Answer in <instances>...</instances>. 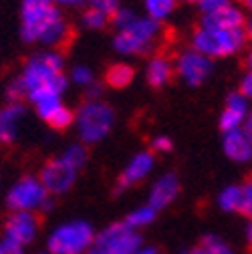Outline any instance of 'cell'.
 Listing matches in <instances>:
<instances>
[{
  "mask_svg": "<svg viewBox=\"0 0 252 254\" xmlns=\"http://www.w3.org/2000/svg\"><path fill=\"white\" fill-rule=\"evenodd\" d=\"M20 35L26 43H43L57 49L67 45L71 28L61 8L51 0H22Z\"/></svg>",
  "mask_w": 252,
  "mask_h": 254,
  "instance_id": "1",
  "label": "cell"
},
{
  "mask_svg": "<svg viewBox=\"0 0 252 254\" xmlns=\"http://www.w3.org/2000/svg\"><path fill=\"white\" fill-rule=\"evenodd\" d=\"M20 81L26 87V99L33 103L61 95L67 87V79L63 75V55L55 49L33 55L26 61Z\"/></svg>",
  "mask_w": 252,
  "mask_h": 254,
  "instance_id": "2",
  "label": "cell"
},
{
  "mask_svg": "<svg viewBox=\"0 0 252 254\" xmlns=\"http://www.w3.org/2000/svg\"><path fill=\"white\" fill-rule=\"evenodd\" d=\"M111 22L117 28L113 39L115 51L121 55H145L153 49L157 37H160V22L149 16H137L131 10L119 8Z\"/></svg>",
  "mask_w": 252,
  "mask_h": 254,
  "instance_id": "3",
  "label": "cell"
},
{
  "mask_svg": "<svg viewBox=\"0 0 252 254\" xmlns=\"http://www.w3.org/2000/svg\"><path fill=\"white\" fill-rule=\"evenodd\" d=\"M244 28H208L200 26L192 37V49L208 59H222L236 55L246 45Z\"/></svg>",
  "mask_w": 252,
  "mask_h": 254,
  "instance_id": "4",
  "label": "cell"
},
{
  "mask_svg": "<svg viewBox=\"0 0 252 254\" xmlns=\"http://www.w3.org/2000/svg\"><path fill=\"white\" fill-rule=\"evenodd\" d=\"M139 246L141 236L137 230L129 228L125 222H117L93 238L87 254H135Z\"/></svg>",
  "mask_w": 252,
  "mask_h": 254,
  "instance_id": "5",
  "label": "cell"
},
{
  "mask_svg": "<svg viewBox=\"0 0 252 254\" xmlns=\"http://www.w3.org/2000/svg\"><path fill=\"white\" fill-rule=\"evenodd\" d=\"M115 113L113 109L103 101H85L77 111V125H79V135L87 143H95L103 139L111 125H113Z\"/></svg>",
  "mask_w": 252,
  "mask_h": 254,
  "instance_id": "6",
  "label": "cell"
},
{
  "mask_svg": "<svg viewBox=\"0 0 252 254\" xmlns=\"http://www.w3.org/2000/svg\"><path fill=\"white\" fill-rule=\"evenodd\" d=\"M93 228L87 222H71L67 226L57 228L49 238V252L51 254H81L87 252L91 246Z\"/></svg>",
  "mask_w": 252,
  "mask_h": 254,
  "instance_id": "7",
  "label": "cell"
},
{
  "mask_svg": "<svg viewBox=\"0 0 252 254\" xmlns=\"http://www.w3.org/2000/svg\"><path fill=\"white\" fill-rule=\"evenodd\" d=\"M47 202H49V192L41 184V180H37L33 176L20 178L6 196V204L12 212H18V210L35 212L37 208L45 206Z\"/></svg>",
  "mask_w": 252,
  "mask_h": 254,
  "instance_id": "8",
  "label": "cell"
},
{
  "mask_svg": "<svg viewBox=\"0 0 252 254\" xmlns=\"http://www.w3.org/2000/svg\"><path fill=\"white\" fill-rule=\"evenodd\" d=\"M43 224V216L37 212H30V210H18L12 212L6 222H4V234L8 240L24 246L30 244L35 240L37 232L41 230Z\"/></svg>",
  "mask_w": 252,
  "mask_h": 254,
  "instance_id": "9",
  "label": "cell"
},
{
  "mask_svg": "<svg viewBox=\"0 0 252 254\" xmlns=\"http://www.w3.org/2000/svg\"><path fill=\"white\" fill-rule=\"evenodd\" d=\"M176 73L182 77L184 83L198 87L212 73V59L204 57L202 53H198L194 49H188V51L180 53V57L176 61Z\"/></svg>",
  "mask_w": 252,
  "mask_h": 254,
  "instance_id": "10",
  "label": "cell"
},
{
  "mask_svg": "<svg viewBox=\"0 0 252 254\" xmlns=\"http://www.w3.org/2000/svg\"><path fill=\"white\" fill-rule=\"evenodd\" d=\"M77 178V170L71 168L63 157H55V160H49L39 174L41 184L45 186V190L49 194H63L73 186Z\"/></svg>",
  "mask_w": 252,
  "mask_h": 254,
  "instance_id": "11",
  "label": "cell"
},
{
  "mask_svg": "<svg viewBox=\"0 0 252 254\" xmlns=\"http://www.w3.org/2000/svg\"><path fill=\"white\" fill-rule=\"evenodd\" d=\"M151 168H153V151H141V153H137L133 160H131V164L125 168L123 174L119 176L115 190H117V192H123V190H127V188L139 184L151 172Z\"/></svg>",
  "mask_w": 252,
  "mask_h": 254,
  "instance_id": "12",
  "label": "cell"
},
{
  "mask_svg": "<svg viewBox=\"0 0 252 254\" xmlns=\"http://www.w3.org/2000/svg\"><path fill=\"white\" fill-rule=\"evenodd\" d=\"M246 111H248V99L240 91L230 93L228 99H226V109L222 111V115H220V129L224 133L238 129V125L244 123Z\"/></svg>",
  "mask_w": 252,
  "mask_h": 254,
  "instance_id": "13",
  "label": "cell"
},
{
  "mask_svg": "<svg viewBox=\"0 0 252 254\" xmlns=\"http://www.w3.org/2000/svg\"><path fill=\"white\" fill-rule=\"evenodd\" d=\"M22 117H24L22 103H8L4 109H0V145L14 143Z\"/></svg>",
  "mask_w": 252,
  "mask_h": 254,
  "instance_id": "14",
  "label": "cell"
},
{
  "mask_svg": "<svg viewBox=\"0 0 252 254\" xmlns=\"http://www.w3.org/2000/svg\"><path fill=\"white\" fill-rule=\"evenodd\" d=\"M178 192H180V182H178L176 174H166L164 178L155 182L151 194H149V206L153 210H162L174 202Z\"/></svg>",
  "mask_w": 252,
  "mask_h": 254,
  "instance_id": "15",
  "label": "cell"
},
{
  "mask_svg": "<svg viewBox=\"0 0 252 254\" xmlns=\"http://www.w3.org/2000/svg\"><path fill=\"white\" fill-rule=\"evenodd\" d=\"M244 22H246L244 12L234 4L214 14L202 16V26H208V28H244Z\"/></svg>",
  "mask_w": 252,
  "mask_h": 254,
  "instance_id": "16",
  "label": "cell"
},
{
  "mask_svg": "<svg viewBox=\"0 0 252 254\" xmlns=\"http://www.w3.org/2000/svg\"><path fill=\"white\" fill-rule=\"evenodd\" d=\"M224 153L232 162H250L252 160V143L240 129L228 131V133H224Z\"/></svg>",
  "mask_w": 252,
  "mask_h": 254,
  "instance_id": "17",
  "label": "cell"
},
{
  "mask_svg": "<svg viewBox=\"0 0 252 254\" xmlns=\"http://www.w3.org/2000/svg\"><path fill=\"white\" fill-rule=\"evenodd\" d=\"M174 71H176V67L172 65V61L168 57H164V55L153 57L149 61V65H147V83H149V87H153V89L166 87L172 81Z\"/></svg>",
  "mask_w": 252,
  "mask_h": 254,
  "instance_id": "18",
  "label": "cell"
},
{
  "mask_svg": "<svg viewBox=\"0 0 252 254\" xmlns=\"http://www.w3.org/2000/svg\"><path fill=\"white\" fill-rule=\"evenodd\" d=\"M133 77H135L133 67L125 65V63H115L105 71V85H109L111 89H125L131 85Z\"/></svg>",
  "mask_w": 252,
  "mask_h": 254,
  "instance_id": "19",
  "label": "cell"
},
{
  "mask_svg": "<svg viewBox=\"0 0 252 254\" xmlns=\"http://www.w3.org/2000/svg\"><path fill=\"white\" fill-rule=\"evenodd\" d=\"M186 254H234V252L226 242H222L218 236H204L198 246H194L192 250H188Z\"/></svg>",
  "mask_w": 252,
  "mask_h": 254,
  "instance_id": "20",
  "label": "cell"
},
{
  "mask_svg": "<svg viewBox=\"0 0 252 254\" xmlns=\"http://www.w3.org/2000/svg\"><path fill=\"white\" fill-rule=\"evenodd\" d=\"M176 2H178V0H143L147 16L153 18V20H157V22L166 20L174 12Z\"/></svg>",
  "mask_w": 252,
  "mask_h": 254,
  "instance_id": "21",
  "label": "cell"
},
{
  "mask_svg": "<svg viewBox=\"0 0 252 254\" xmlns=\"http://www.w3.org/2000/svg\"><path fill=\"white\" fill-rule=\"evenodd\" d=\"M155 214H157V210H153L151 206H143V208L131 212L127 218H125V224H127L129 228H133V230H137L141 226L151 224V222L155 220Z\"/></svg>",
  "mask_w": 252,
  "mask_h": 254,
  "instance_id": "22",
  "label": "cell"
},
{
  "mask_svg": "<svg viewBox=\"0 0 252 254\" xmlns=\"http://www.w3.org/2000/svg\"><path fill=\"white\" fill-rule=\"evenodd\" d=\"M240 194L242 190L240 186H228L222 190V194L218 198V204L224 212H238V206H240Z\"/></svg>",
  "mask_w": 252,
  "mask_h": 254,
  "instance_id": "23",
  "label": "cell"
},
{
  "mask_svg": "<svg viewBox=\"0 0 252 254\" xmlns=\"http://www.w3.org/2000/svg\"><path fill=\"white\" fill-rule=\"evenodd\" d=\"M109 22H111V16H109V14H105V12L99 10V8H93V6H89V8L85 10V14H83V24H85L87 28H91V30H101V28H105Z\"/></svg>",
  "mask_w": 252,
  "mask_h": 254,
  "instance_id": "24",
  "label": "cell"
},
{
  "mask_svg": "<svg viewBox=\"0 0 252 254\" xmlns=\"http://www.w3.org/2000/svg\"><path fill=\"white\" fill-rule=\"evenodd\" d=\"M35 105H37V113H39L45 121H49V119L63 107V101H61V95H55V97H45V99L37 101Z\"/></svg>",
  "mask_w": 252,
  "mask_h": 254,
  "instance_id": "25",
  "label": "cell"
},
{
  "mask_svg": "<svg viewBox=\"0 0 252 254\" xmlns=\"http://www.w3.org/2000/svg\"><path fill=\"white\" fill-rule=\"evenodd\" d=\"M75 121V113L69 109V107H65V105H63L47 123L53 127V129H57V131H65L67 129V127L71 125Z\"/></svg>",
  "mask_w": 252,
  "mask_h": 254,
  "instance_id": "26",
  "label": "cell"
},
{
  "mask_svg": "<svg viewBox=\"0 0 252 254\" xmlns=\"http://www.w3.org/2000/svg\"><path fill=\"white\" fill-rule=\"evenodd\" d=\"M87 157H89L87 147H83V145H71V147L65 151V155H63V160H65L71 168L79 170L81 166L87 164Z\"/></svg>",
  "mask_w": 252,
  "mask_h": 254,
  "instance_id": "27",
  "label": "cell"
},
{
  "mask_svg": "<svg viewBox=\"0 0 252 254\" xmlns=\"http://www.w3.org/2000/svg\"><path fill=\"white\" fill-rule=\"evenodd\" d=\"M6 95H8V101H10V103H22V99H26V87H24V83L20 81V77L14 79V81L8 85Z\"/></svg>",
  "mask_w": 252,
  "mask_h": 254,
  "instance_id": "28",
  "label": "cell"
},
{
  "mask_svg": "<svg viewBox=\"0 0 252 254\" xmlns=\"http://www.w3.org/2000/svg\"><path fill=\"white\" fill-rule=\"evenodd\" d=\"M230 4H232V0H198V6L202 10V16L214 14V12L222 10V8L230 6Z\"/></svg>",
  "mask_w": 252,
  "mask_h": 254,
  "instance_id": "29",
  "label": "cell"
},
{
  "mask_svg": "<svg viewBox=\"0 0 252 254\" xmlns=\"http://www.w3.org/2000/svg\"><path fill=\"white\" fill-rule=\"evenodd\" d=\"M71 77H73V81L77 83V85H83V87H89L93 81H95V77H93V73H91V69H87V67H75L73 69V73H71Z\"/></svg>",
  "mask_w": 252,
  "mask_h": 254,
  "instance_id": "30",
  "label": "cell"
},
{
  "mask_svg": "<svg viewBox=\"0 0 252 254\" xmlns=\"http://www.w3.org/2000/svg\"><path fill=\"white\" fill-rule=\"evenodd\" d=\"M87 2H89L93 8H99V10H103V12L109 14V16H113V14L119 10L117 0H87Z\"/></svg>",
  "mask_w": 252,
  "mask_h": 254,
  "instance_id": "31",
  "label": "cell"
},
{
  "mask_svg": "<svg viewBox=\"0 0 252 254\" xmlns=\"http://www.w3.org/2000/svg\"><path fill=\"white\" fill-rule=\"evenodd\" d=\"M0 254H24V252H22V246L20 244L4 238L2 242H0Z\"/></svg>",
  "mask_w": 252,
  "mask_h": 254,
  "instance_id": "32",
  "label": "cell"
},
{
  "mask_svg": "<svg viewBox=\"0 0 252 254\" xmlns=\"http://www.w3.org/2000/svg\"><path fill=\"white\" fill-rule=\"evenodd\" d=\"M240 93L244 95L246 99H252V71H248V73L242 77V83H240Z\"/></svg>",
  "mask_w": 252,
  "mask_h": 254,
  "instance_id": "33",
  "label": "cell"
},
{
  "mask_svg": "<svg viewBox=\"0 0 252 254\" xmlns=\"http://www.w3.org/2000/svg\"><path fill=\"white\" fill-rule=\"evenodd\" d=\"M172 147H174V143H172V139L170 137H155V141H153V151H164V153H168V151H172Z\"/></svg>",
  "mask_w": 252,
  "mask_h": 254,
  "instance_id": "34",
  "label": "cell"
},
{
  "mask_svg": "<svg viewBox=\"0 0 252 254\" xmlns=\"http://www.w3.org/2000/svg\"><path fill=\"white\" fill-rule=\"evenodd\" d=\"M101 91H103L101 85L93 81V83L87 87V101H97V99H99V95H101Z\"/></svg>",
  "mask_w": 252,
  "mask_h": 254,
  "instance_id": "35",
  "label": "cell"
},
{
  "mask_svg": "<svg viewBox=\"0 0 252 254\" xmlns=\"http://www.w3.org/2000/svg\"><path fill=\"white\" fill-rule=\"evenodd\" d=\"M244 129H242V133L248 137V141L252 143V111L250 113H246V117H244Z\"/></svg>",
  "mask_w": 252,
  "mask_h": 254,
  "instance_id": "36",
  "label": "cell"
},
{
  "mask_svg": "<svg viewBox=\"0 0 252 254\" xmlns=\"http://www.w3.org/2000/svg\"><path fill=\"white\" fill-rule=\"evenodd\" d=\"M51 2H55L57 6H75L81 2V0H51Z\"/></svg>",
  "mask_w": 252,
  "mask_h": 254,
  "instance_id": "37",
  "label": "cell"
},
{
  "mask_svg": "<svg viewBox=\"0 0 252 254\" xmlns=\"http://www.w3.org/2000/svg\"><path fill=\"white\" fill-rule=\"evenodd\" d=\"M244 33H246V39L252 41V18H248V20L244 22Z\"/></svg>",
  "mask_w": 252,
  "mask_h": 254,
  "instance_id": "38",
  "label": "cell"
},
{
  "mask_svg": "<svg viewBox=\"0 0 252 254\" xmlns=\"http://www.w3.org/2000/svg\"><path fill=\"white\" fill-rule=\"evenodd\" d=\"M246 240H248V244H250V248H252V222H250L248 228H246Z\"/></svg>",
  "mask_w": 252,
  "mask_h": 254,
  "instance_id": "39",
  "label": "cell"
},
{
  "mask_svg": "<svg viewBox=\"0 0 252 254\" xmlns=\"http://www.w3.org/2000/svg\"><path fill=\"white\" fill-rule=\"evenodd\" d=\"M135 254H157V250L155 248H145V250H137Z\"/></svg>",
  "mask_w": 252,
  "mask_h": 254,
  "instance_id": "40",
  "label": "cell"
},
{
  "mask_svg": "<svg viewBox=\"0 0 252 254\" xmlns=\"http://www.w3.org/2000/svg\"><path fill=\"white\" fill-rule=\"evenodd\" d=\"M246 67L252 71V51H250V53H248V57H246Z\"/></svg>",
  "mask_w": 252,
  "mask_h": 254,
  "instance_id": "41",
  "label": "cell"
},
{
  "mask_svg": "<svg viewBox=\"0 0 252 254\" xmlns=\"http://www.w3.org/2000/svg\"><path fill=\"white\" fill-rule=\"evenodd\" d=\"M240 2H242V4H244V6H246L250 12H252V0H240Z\"/></svg>",
  "mask_w": 252,
  "mask_h": 254,
  "instance_id": "42",
  "label": "cell"
},
{
  "mask_svg": "<svg viewBox=\"0 0 252 254\" xmlns=\"http://www.w3.org/2000/svg\"><path fill=\"white\" fill-rule=\"evenodd\" d=\"M190 2H194V0H190ZM196 2H198V0H196Z\"/></svg>",
  "mask_w": 252,
  "mask_h": 254,
  "instance_id": "43",
  "label": "cell"
},
{
  "mask_svg": "<svg viewBox=\"0 0 252 254\" xmlns=\"http://www.w3.org/2000/svg\"><path fill=\"white\" fill-rule=\"evenodd\" d=\"M43 254H49V252H43Z\"/></svg>",
  "mask_w": 252,
  "mask_h": 254,
  "instance_id": "44",
  "label": "cell"
},
{
  "mask_svg": "<svg viewBox=\"0 0 252 254\" xmlns=\"http://www.w3.org/2000/svg\"><path fill=\"white\" fill-rule=\"evenodd\" d=\"M250 180H252V176H250Z\"/></svg>",
  "mask_w": 252,
  "mask_h": 254,
  "instance_id": "45",
  "label": "cell"
},
{
  "mask_svg": "<svg viewBox=\"0 0 252 254\" xmlns=\"http://www.w3.org/2000/svg\"><path fill=\"white\" fill-rule=\"evenodd\" d=\"M0 242H2V240H0Z\"/></svg>",
  "mask_w": 252,
  "mask_h": 254,
  "instance_id": "46",
  "label": "cell"
}]
</instances>
